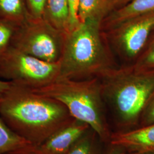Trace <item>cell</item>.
I'll use <instances>...</instances> for the list:
<instances>
[{"label": "cell", "mask_w": 154, "mask_h": 154, "mask_svg": "<svg viewBox=\"0 0 154 154\" xmlns=\"http://www.w3.org/2000/svg\"><path fill=\"white\" fill-rule=\"evenodd\" d=\"M2 154H45L39 146L27 144L21 147Z\"/></svg>", "instance_id": "ffe728a7"}, {"label": "cell", "mask_w": 154, "mask_h": 154, "mask_svg": "<svg viewBox=\"0 0 154 154\" xmlns=\"http://www.w3.org/2000/svg\"><path fill=\"white\" fill-rule=\"evenodd\" d=\"M128 154L127 152H126V151H125L124 150H123V149H122L121 152H120V154Z\"/></svg>", "instance_id": "484cf974"}, {"label": "cell", "mask_w": 154, "mask_h": 154, "mask_svg": "<svg viewBox=\"0 0 154 154\" xmlns=\"http://www.w3.org/2000/svg\"><path fill=\"white\" fill-rule=\"evenodd\" d=\"M65 35L44 18H32L17 30L12 48L42 61L58 62L63 49Z\"/></svg>", "instance_id": "5b68a950"}, {"label": "cell", "mask_w": 154, "mask_h": 154, "mask_svg": "<svg viewBox=\"0 0 154 154\" xmlns=\"http://www.w3.org/2000/svg\"><path fill=\"white\" fill-rule=\"evenodd\" d=\"M27 144L29 143L7 126L0 115V154H4Z\"/></svg>", "instance_id": "9a60e30c"}, {"label": "cell", "mask_w": 154, "mask_h": 154, "mask_svg": "<svg viewBox=\"0 0 154 154\" xmlns=\"http://www.w3.org/2000/svg\"><path fill=\"white\" fill-rule=\"evenodd\" d=\"M131 0H114V10L126 5Z\"/></svg>", "instance_id": "cb8c5ba5"}, {"label": "cell", "mask_w": 154, "mask_h": 154, "mask_svg": "<svg viewBox=\"0 0 154 154\" xmlns=\"http://www.w3.org/2000/svg\"><path fill=\"white\" fill-rule=\"evenodd\" d=\"M69 4L70 9V31L80 23L78 18V0H69Z\"/></svg>", "instance_id": "44dd1931"}, {"label": "cell", "mask_w": 154, "mask_h": 154, "mask_svg": "<svg viewBox=\"0 0 154 154\" xmlns=\"http://www.w3.org/2000/svg\"><path fill=\"white\" fill-rule=\"evenodd\" d=\"M102 143L97 134L90 128L66 154H102Z\"/></svg>", "instance_id": "5bb4252c"}, {"label": "cell", "mask_w": 154, "mask_h": 154, "mask_svg": "<svg viewBox=\"0 0 154 154\" xmlns=\"http://www.w3.org/2000/svg\"><path fill=\"white\" fill-rule=\"evenodd\" d=\"M90 128L87 123L74 119L39 147L45 154H66Z\"/></svg>", "instance_id": "9c48e42d"}, {"label": "cell", "mask_w": 154, "mask_h": 154, "mask_svg": "<svg viewBox=\"0 0 154 154\" xmlns=\"http://www.w3.org/2000/svg\"><path fill=\"white\" fill-rule=\"evenodd\" d=\"M154 123V93L143 110L139 127L146 126Z\"/></svg>", "instance_id": "d6986e66"}, {"label": "cell", "mask_w": 154, "mask_h": 154, "mask_svg": "<svg viewBox=\"0 0 154 154\" xmlns=\"http://www.w3.org/2000/svg\"><path fill=\"white\" fill-rule=\"evenodd\" d=\"M114 11V0H78V18L80 23L91 21L101 24Z\"/></svg>", "instance_id": "8fae6325"}, {"label": "cell", "mask_w": 154, "mask_h": 154, "mask_svg": "<svg viewBox=\"0 0 154 154\" xmlns=\"http://www.w3.org/2000/svg\"><path fill=\"white\" fill-rule=\"evenodd\" d=\"M109 144L128 154L154 150V123L128 131L112 132Z\"/></svg>", "instance_id": "ba28073f"}, {"label": "cell", "mask_w": 154, "mask_h": 154, "mask_svg": "<svg viewBox=\"0 0 154 154\" xmlns=\"http://www.w3.org/2000/svg\"><path fill=\"white\" fill-rule=\"evenodd\" d=\"M108 147L103 151L102 154H119L121 152L122 149L121 148L109 144H108Z\"/></svg>", "instance_id": "603a6c76"}, {"label": "cell", "mask_w": 154, "mask_h": 154, "mask_svg": "<svg viewBox=\"0 0 154 154\" xmlns=\"http://www.w3.org/2000/svg\"><path fill=\"white\" fill-rule=\"evenodd\" d=\"M11 83V81H8L0 78V97L10 88Z\"/></svg>", "instance_id": "7402d4cb"}, {"label": "cell", "mask_w": 154, "mask_h": 154, "mask_svg": "<svg viewBox=\"0 0 154 154\" xmlns=\"http://www.w3.org/2000/svg\"><path fill=\"white\" fill-rule=\"evenodd\" d=\"M132 65L138 71L154 70V32L149 37L144 48Z\"/></svg>", "instance_id": "e0dca14e"}, {"label": "cell", "mask_w": 154, "mask_h": 154, "mask_svg": "<svg viewBox=\"0 0 154 154\" xmlns=\"http://www.w3.org/2000/svg\"><path fill=\"white\" fill-rule=\"evenodd\" d=\"M154 12V0H131L112 11L102 23L106 32L133 17Z\"/></svg>", "instance_id": "30bf717a"}, {"label": "cell", "mask_w": 154, "mask_h": 154, "mask_svg": "<svg viewBox=\"0 0 154 154\" xmlns=\"http://www.w3.org/2000/svg\"><path fill=\"white\" fill-rule=\"evenodd\" d=\"M99 78L105 105L111 112L117 131L138 127L154 93V70L138 71L130 64L118 66Z\"/></svg>", "instance_id": "7a4b0ae2"}, {"label": "cell", "mask_w": 154, "mask_h": 154, "mask_svg": "<svg viewBox=\"0 0 154 154\" xmlns=\"http://www.w3.org/2000/svg\"><path fill=\"white\" fill-rule=\"evenodd\" d=\"M20 26L16 22L0 19V61L12 47L14 37Z\"/></svg>", "instance_id": "2e32d148"}, {"label": "cell", "mask_w": 154, "mask_h": 154, "mask_svg": "<svg viewBox=\"0 0 154 154\" xmlns=\"http://www.w3.org/2000/svg\"><path fill=\"white\" fill-rule=\"evenodd\" d=\"M154 154V150L147 151H143V152H136V153H132V154Z\"/></svg>", "instance_id": "d4e9b609"}, {"label": "cell", "mask_w": 154, "mask_h": 154, "mask_svg": "<svg viewBox=\"0 0 154 154\" xmlns=\"http://www.w3.org/2000/svg\"><path fill=\"white\" fill-rule=\"evenodd\" d=\"M30 18L24 0H0V19L21 25Z\"/></svg>", "instance_id": "4fadbf2b"}, {"label": "cell", "mask_w": 154, "mask_h": 154, "mask_svg": "<svg viewBox=\"0 0 154 154\" xmlns=\"http://www.w3.org/2000/svg\"><path fill=\"white\" fill-rule=\"evenodd\" d=\"M28 13L34 19L44 18L46 0H24Z\"/></svg>", "instance_id": "ac0fdd59"}, {"label": "cell", "mask_w": 154, "mask_h": 154, "mask_svg": "<svg viewBox=\"0 0 154 154\" xmlns=\"http://www.w3.org/2000/svg\"><path fill=\"white\" fill-rule=\"evenodd\" d=\"M60 68L59 62L42 61L11 47L0 61V78L35 89L57 80Z\"/></svg>", "instance_id": "8992f818"}, {"label": "cell", "mask_w": 154, "mask_h": 154, "mask_svg": "<svg viewBox=\"0 0 154 154\" xmlns=\"http://www.w3.org/2000/svg\"><path fill=\"white\" fill-rule=\"evenodd\" d=\"M0 115L13 132L37 146L75 119L60 101L13 82L0 97Z\"/></svg>", "instance_id": "6da1fadb"}, {"label": "cell", "mask_w": 154, "mask_h": 154, "mask_svg": "<svg viewBox=\"0 0 154 154\" xmlns=\"http://www.w3.org/2000/svg\"><path fill=\"white\" fill-rule=\"evenodd\" d=\"M154 32L152 12L133 17L105 32L112 51L132 63Z\"/></svg>", "instance_id": "52a82bcc"}, {"label": "cell", "mask_w": 154, "mask_h": 154, "mask_svg": "<svg viewBox=\"0 0 154 154\" xmlns=\"http://www.w3.org/2000/svg\"><path fill=\"white\" fill-rule=\"evenodd\" d=\"M32 90L36 93L60 101L75 119L87 123L103 143L109 144L112 132L107 120L99 78H58L46 86Z\"/></svg>", "instance_id": "277c9868"}, {"label": "cell", "mask_w": 154, "mask_h": 154, "mask_svg": "<svg viewBox=\"0 0 154 154\" xmlns=\"http://www.w3.org/2000/svg\"><path fill=\"white\" fill-rule=\"evenodd\" d=\"M44 18L62 32L70 30L69 0H46Z\"/></svg>", "instance_id": "7c38bea8"}, {"label": "cell", "mask_w": 154, "mask_h": 154, "mask_svg": "<svg viewBox=\"0 0 154 154\" xmlns=\"http://www.w3.org/2000/svg\"><path fill=\"white\" fill-rule=\"evenodd\" d=\"M59 78H100L118 67L113 51L99 22L80 23L65 35Z\"/></svg>", "instance_id": "3957f363"}]
</instances>
